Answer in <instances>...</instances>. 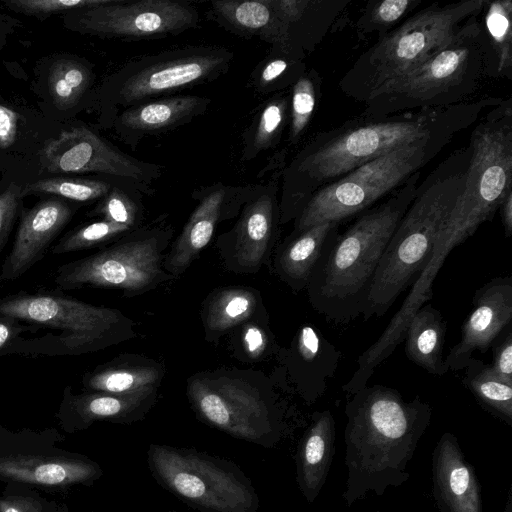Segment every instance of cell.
I'll return each mask as SVG.
<instances>
[{
    "instance_id": "cell-25",
    "label": "cell",
    "mask_w": 512,
    "mask_h": 512,
    "mask_svg": "<svg viewBox=\"0 0 512 512\" xmlns=\"http://www.w3.org/2000/svg\"><path fill=\"white\" fill-rule=\"evenodd\" d=\"M351 0H272L290 52L304 60L327 35Z\"/></svg>"
},
{
    "instance_id": "cell-27",
    "label": "cell",
    "mask_w": 512,
    "mask_h": 512,
    "mask_svg": "<svg viewBox=\"0 0 512 512\" xmlns=\"http://www.w3.org/2000/svg\"><path fill=\"white\" fill-rule=\"evenodd\" d=\"M207 15L233 34L246 39L258 38L269 43L270 48L294 56L288 48L284 28L272 0L213 1Z\"/></svg>"
},
{
    "instance_id": "cell-23",
    "label": "cell",
    "mask_w": 512,
    "mask_h": 512,
    "mask_svg": "<svg viewBox=\"0 0 512 512\" xmlns=\"http://www.w3.org/2000/svg\"><path fill=\"white\" fill-rule=\"evenodd\" d=\"M73 213L68 204L58 199L22 210L12 248L2 265L0 284L18 279L39 262Z\"/></svg>"
},
{
    "instance_id": "cell-38",
    "label": "cell",
    "mask_w": 512,
    "mask_h": 512,
    "mask_svg": "<svg viewBox=\"0 0 512 512\" xmlns=\"http://www.w3.org/2000/svg\"><path fill=\"white\" fill-rule=\"evenodd\" d=\"M143 196L134 184L119 181L99 200L91 214L135 230L144 221Z\"/></svg>"
},
{
    "instance_id": "cell-21",
    "label": "cell",
    "mask_w": 512,
    "mask_h": 512,
    "mask_svg": "<svg viewBox=\"0 0 512 512\" xmlns=\"http://www.w3.org/2000/svg\"><path fill=\"white\" fill-rule=\"evenodd\" d=\"M158 390L132 394L88 392L75 394L67 385L55 414L58 426L65 433L88 429L99 421L132 424L142 420L156 404Z\"/></svg>"
},
{
    "instance_id": "cell-34",
    "label": "cell",
    "mask_w": 512,
    "mask_h": 512,
    "mask_svg": "<svg viewBox=\"0 0 512 512\" xmlns=\"http://www.w3.org/2000/svg\"><path fill=\"white\" fill-rule=\"evenodd\" d=\"M462 383L478 404L494 417L512 426V385L494 376L489 364L471 357L464 367Z\"/></svg>"
},
{
    "instance_id": "cell-41",
    "label": "cell",
    "mask_w": 512,
    "mask_h": 512,
    "mask_svg": "<svg viewBox=\"0 0 512 512\" xmlns=\"http://www.w3.org/2000/svg\"><path fill=\"white\" fill-rule=\"evenodd\" d=\"M119 181L126 180L112 177H109L108 179L71 177L47 178L29 183L22 190V194L46 193L61 196L77 202H90L103 198L113 185Z\"/></svg>"
},
{
    "instance_id": "cell-44",
    "label": "cell",
    "mask_w": 512,
    "mask_h": 512,
    "mask_svg": "<svg viewBox=\"0 0 512 512\" xmlns=\"http://www.w3.org/2000/svg\"><path fill=\"white\" fill-rule=\"evenodd\" d=\"M111 0H10L5 5L14 11L35 16H47L66 10L99 6Z\"/></svg>"
},
{
    "instance_id": "cell-28",
    "label": "cell",
    "mask_w": 512,
    "mask_h": 512,
    "mask_svg": "<svg viewBox=\"0 0 512 512\" xmlns=\"http://www.w3.org/2000/svg\"><path fill=\"white\" fill-rule=\"evenodd\" d=\"M339 222H324L290 233L277 247L275 274L294 292L306 289L311 273L331 240L339 233Z\"/></svg>"
},
{
    "instance_id": "cell-51",
    "label": "cell",
    "mask_w": 512,
    "mask_h": 512,
    "mask_svg": "<svg viewBox=\"0 0 512 512\" xmlns=\"http://www.w3.org/2000/svg\"><path fill=\"white\" fill-rule=\"evenodd\" d=\"M58 512H71L65 503H61Z\"/></svg>"
},
{
    "instance_id": "cell-37",
    "label": "cell",
    "mask_w": 512,
    "mask_h": 512,
    "mask_svg": "<svg viewBox=\"0 0 512 512\" xmlns=\"http://www.w3.org/2000/svg\"><path fill=\"white\" fill-rule=\"evenodd\" d=\"M92 79V70L84 62L74 59L55 62L49 74V91L54 105L60 110L74 107L89 90Z\"/></svg>"
},
{
    "instance_id": "cell-15",
    "label": "cell",
    "mask_w": 512,
    "mask_h": 512,
    "mask_svg": "<svg viewBox=\"0 0 512 512\" xmlns=\"http://www.w3.org/2000/svg\"><path fill=\"white\" fill-rule=\"evenodd\" d=\"M199 19L197 8L187 1L111 0L68 14L65 26L101 38L135 41L180 34L197 27Z\"/></svg>"
},
{
    "instance_id": "cell-14",
    "label": "cell",
    "mask_w": 512,
    "mask_h": 512,
    "mask_svg": "<svg viewBox=\"0 0 512 512\" xmlns=\"http://www.w3.org/2000/svg\"><path fill=\"white\" fill-rule=\"evenodd\" d=\"M64 439L55 428L11 430L0 425V481L47 492L92 486L103 476L101 466L59 447Z\"/></svg>"
},
{
    "instance_id": "cell-5",
    "label": "cell",
    "mask_w": 512,
    "mask_h": 512,
    "mask_svg": "<svg viewBox=\"0 0 512 512\" xmlns=\"http://www.w3.org/2000/svg\"><path fill=\"white\" fill-rule=\"evenodd\" d=\"M480 14L466 20L430 59L372 92L363 102L365 108L361 115L383 118L467 101L484 76L492 77L490 51L478 19Z\"/></svg>"
},
{
    "instance_id": "cell-32",
    "label": "cell",
    "mask_w": 512,
    "mask_h": 512,
    "mask_svg": "<svg viewBox=\"0 0 512 512\" xmlns=\"http://www.w3.org/2000/svg\"><path fill=\"white\" fill-rule=\"evenodd\" d=\"M290 89L271 95L242 134L240 160L249 162L279 146L289 123Z\"/></svg>"
},
{
    "instance_id": "cell-52",
    "label": "cell",
    "mask_w": 512,
    "mask_h": 512,
    "mask_svg": "<svg viewBox=\"0 0 512 512\" xmlns=\"http://www.w3.org/2000/svg\"><path fill=\"white\" fill-rule=\"evenodd\" d=\"M0 43H1V38H0Z\"/></svg>"
},
{
    "instance_id": "cell-26",
    "label": "cell",
    "mask_w": 512,
    "mask_h": 512,
    "mask_svg": "<svg viewBox=\"0 0 512 512\" xmlns=\"http://www.w3.org/2000/svg\"><path fill=\"white\" fill-rule=\"evenodd\" d=\"M335 441L336 423L331 411L314 412L295 455L296 481L309 504L314 503L326 483L335 455Z\"/></svg>"
},
{
    "instance_id": "cell-18",
    "label": "cell",
    "mask_w": 512,
    "mask_h": 512,
    "mask_svg": "<svg viewBox=\"0 0 512 512\" xmlns=\"http://www.w3.org/2000/svg\"><path fill=\"white\" fill-rule=\"evenodd\" d=\"M262 183L230 185L216 182L192 191L197 205L179 236L163 259V269L180 277L209 244L216 226L238 216L242 207L260 189Z\"/></svg>"
},
{
    "instance_id": "cell-36",
    "label": "cell",
    "mask_w": 512,
    "mask_h": 512,
    "mask_svg": "<svg viewBox=\"0 0 512 512\" xmlns=\"http://www.w3.org/2000/svg\"><path fill=\"white\" fill-rule=\"evenodd\" d=\"M321 84L319 73L312 68L307 69L290 88L289 123L285 147L288 152L301 144L309 129L321 98Z\"/></svg>"
},
{
    "instance_id": "cell-3",
    "label": "cell",
    "mask_w": 512,
    "mask_h": 512,
    "mask_svg": "<svg viewBox=\"0 0 512 512\" xmlns=\"http://www.w3.org/2000/svg\"><path fill=\"white\" fill-rule=\"evenodd\" d=\"M420 171L338 233L316 263L307 295L326 319L346 323L362 316L384 250L413 201Z\"/></svg>"
},
{
    "instance_id": "cell-7",
    "label": "cell",
    "mask_w": 512,
    "mask_h": 512,
    "mask_svg": "<svg viewBox=\"0 0 512 512\" xmlns=\"http://www.w3.org/2000/svg\"><path fill=\"white\" fill-rule=\"evenodd\" d=\"M487 2H435L421 9L364 51L339 81L340 90L363 103L384 84L430 59L466 20L480 14Z\"/></svg>"
},
{
    "instance_id": "cell-43",
    "label": "cell",
    "mask_w": 512,
    "mask_h": 512,
    "mask_svg": "<svg viewBox=\"0 0 512 512\" xmlns=\"http://www.w3.org/2000/svg\"><path fill=\"white\" fill-rule=\"evenodd\" d=\"M60 504L24 484L8 482L0 492V512H58Z\"/></svg>"
},
{
    "instance_id": "cell-35",
    "label": "cell",
    "mask_w": 512,
    "mask_h": 512,
    "mask_svg": "<svg viewBox=\"0 0 512 512\" xmlns=\"http://www.w3.org/2000/svg\"><path fill=\"white\" fill-rule=\"evenodd\" d=\"M306 70L304 60L270 48L251 71L247 86L259 94L274 95L289 90Z\"/></svg>"
},
{
    "instance_id": "cell-6",
    "label": "cell",
    "mask_w": 512,
    "mask_h": 512,
    "mask_svg": "<svg viewBox=\"0 0 512 512\" xmlns=\"http://www.w3.org/2000/svg\"><path fill=\"white\" fill-rule=\"evenodd\" d=\"M0 315L33 329L3 353L32 356H80L107 349L137 336L135 322L116 308L95 306L54 294H13L0 299Z\"/></svg>"
},
{
    "instance_id": "cell-49",
    "label": "cell",
    "mask_w": 512,
    "mask_h": 512,
    "mask_svg": "<svg viewBox=\"0 0 512 512\" xmlns=\"http://www.w3.org/2000/svg\"><path fill=\"white\" fill-rule=\"evenodd\" d=\"M506 237L512 234V190L509 191L499 204L498 210Z\"/></svg>"
},
{
    "instance_id": "cell-29",
    "label": "cell",
    "mask_w": 512,
    "mask_h": 512,
    "mask_svg": "<svg viewBox=\"0 0 512 512\" xmlns=\"http://www.w3.org/2000/svg\"><path fill=\"white\" fill-rule=\"evenodd\" d=\"M164 376L162 363L141 355L121 354L86 372L82 386L88 392L132 394L159 389Z\"/></svg>"
},
{
    "instance_id": "cell-48",
    "label": "cell",
    "mask_w": 512,
    "mask_h": 512,
    "mask_svg": "<svg viewBox=\"0 0 512 512\" xmlns=\"http://www.w3.org/2000/svg\"><path fill=\"white\" fill-rule=\"evenodd\" d=\"M18 115L15 111L0 105V148L10 147L17 135Z\"/></svg>"
},
{
    "instance_id": "cell-11",
    "label": "cell",
    "mask_w": 512,
    "mask_h": 512,
    "mask_svg": "<svg viewBox=\"0 0 512 512\" xmlns=\"http://www.w3.org/2000/svg\"><path fill=\"white\" fill-rule=\"evenodd\" d=\"M147 462L156 482L201 512H257L259 496L234 463L195 449L150 444Z\"/></svg>"
},
{
    "instance_id": "cell-1",
    "label": "cell",
    "mask_w": 512,
    "mask_h": 512,
    "mask_svg": "<svg viewBox=\"0 0 512 512\" xmlns=\"http://www.w3.org/2000/svg\"><path fill=\"white\" fill-rule=\"evenodd\" d=\"M501 101L484 97L383 118L359 115L314 134L282 169L280 224L294 221L318 189L399 147L446 129L463 130Z\"/></svg>"
},
{
    "instance_id": "cell-17",
    "label": "cell",
    "mask_w": 512,
    "mask_h": 512,
    "mask_svg": "<svg viewBox=\"0 0 512 512\" xmlns=\"http://www.w3.org/2000/svg\"><path fill=\"white\" fill-rule=\"evenodd\" d=\"M285 164H276L270 180L244 204L232 228L218 236L215 246L226 270L254 274L270 259L281 225L280 180Z\"/></svg>"
},
{
    "instance_id": "cell-47",
    "label": "cell",
    "mask_w": 512,
    "mask_h": 512,
    "mask_svg": "<svg viewBox=\"0 0 512 512\" xmlns=\"http://www.w3.org/2000/svg\"><path fill=\"white\" fill-rule=\"evenodd\" d=\"M22 333H33V329L15 318L0 315V356Z\"/></svg>"
},
{
    "instance_id": "cell-19",
    "label": "cell",
    "mask_w": 512,
    "mask_h": 512,
    "mask_svg": "<svg viewBox=\"0 0 512 512\" xmlns=\"http://www.w3.org/2000/svg\"><path fill=\"white\" fill-rule=\"evenodd\" d=\"M277 353L285 386L308 405L325 394L341 357L336 346L311 324L302 325L289 347Z\"/></svg>"
},
{
    "instance_id": "cell-30",
    "label": "cell",
    "mask_w": 512,
    "mask_h": 512,
    "mask_svg": "<svg viewBox=\"0 0 512 512\" xmlns=\"http://www.w3.org/2000/svg\"><path fill=\"white\" fill-rule=\"evenodd\" d=\"M264 314L267 311L258 290L242 286L218 287L201 305L204 339L216 343L242 323Z\"/></svg>"
},
{
    "instance_id": "cell-46",
    "label": "cell",
    "mask_w": 512,
    "mask_h": 512,
    "mask_svg": "<svg viewBox=\"0 0 512 512\" xmlns=\"http://www.w3.org/2000/svg\"><path fill=\"white\" fill-rule=\"evenodd\" d=\"M22 196V189L15 183L0 194V254L13 227Z\"/></svg>"
},
{
    "instance_id": "cell-8",
    "label": "cell",
    "mask_w": 512,
    "mask_h": 512,
    "mask_svg": "<svg viewBox=\"0 0 512 512\" xmlns=\"http://www.w3.org/2000/svg\"><path fill=\"white\" fill-rule=\"evenodd\" d=\"M197 417L226 434L265 448L285 436V412L269 379L259 371L217 369L187 379Z\"/></svg>"
},
{
    "instance_id": "cell-40",
    "label": "cell",
    "mask_w": 512,
    "mask_h": 512,
    "mask_svg": "<svg viewBox=\"0 0 512 512\" xmlns=\"http://www.w3.org/2000/svg\"><path fill=\"white\" fill-rule=\"evenodd\" d=\"M229 333L233 355L242 362L256 363L279 350L269 327L268 313L242 323Z\"/></svg>"
},
{
    "instance_id": "cell-20",
    "label": "cell",
    "mask_w": 512,
    "mask_h": 512,
    "mask_svg": "<svg viewBox=\"0 0 512 512\" xmlns=\"http://www.w3.org/2000/svg\"><path fill=\"white\" fill-rule=\"evenodd\" d=\"M472 303L473 309L461 327L460 341L445 358L449 371L463 370L475 351L485 353L511 325V277L491 279L476 290Z\"/></svg>"
},
{
    "instance_id": "cell-22",
    "label": "cell",
    "mask_w": 512,
    "mask_h": 512,
    "mask_svg": "<svg viewBox=\"0 0 512 512\" xmlns=\"http://www.w3.org/2000/svg\"><path fill=\"white\" fill-rule=\"evenodd\" d=\"M432 495L438 512H484L482 489L457 437L444 432L432 452Z\"/></svg>"
},
{
    "instance_id": "cell-13",
    "label": "cell",
    "mask_w": 512,
    "mask_h": 512,
    "mask_svg": "<svg viewBox=\"0 0 512 512\" xmlns=\"http://www.w3.org/2000/svg\"><path fill=\"white\" fill-rule=\"evenodd\" d=\"M470 136L463 189L451 213L479 227L490 221L512 190V103L488 109Z\"/></svg>"
},
{
    "instance_id": "cell-24",
    "label": "cell",
    "mask_w": 512,
    "mask_h": 512,
    "mask_svg": "<svg viewBox=\"0 0 512 512\" xmlns=\"http://www.w3.org/2000/svg\"><path fill=\"white\" fill-rule=\"evenodd\" d=\"M211 99L198 95L166 96L121 110L111 126L132 150L149 136L159 135L203 115Z\"/></svg>"
},
{
    "instance_id": "cell-33",
    "label": "cell",
    "mask_w": 512,
    "mask_h": 512,
    "mask_svg": "<svg viewBox=\"0 0 512 512\" xmlns=\"http://www.w3.org/2000/svg\"><path fill=\"white\" fill-rule=\"evenodd\" d=\"M483 29L488 41L493 78L512 79V0L486 3Z\"/></svg>"
},
{
    "instance_id": "cell-42",
    "label": "cell",
    "mask_w": 512,
    "mask_h": 512,
    "mask_svg": "<svg viewBox=\"0 0 512 512\" xmlns=\"http://www.w3.org/2000/svg\"><path fill=\"white\" fill-rule=\"evenodd\" d=\"M130 231L133 229L100 219L68 232L50 249V252L59 255L104 246Z\"/></svg>"
},
{
    "instance_id": "cell-12",
    "label": "cell",
    "mask_w": 512,
    "mask_h": 512,
    "mask_svg": "<svg viewBox=\"0 0 512 512\" xmlns=\"http://www.w3.org/2000/svg\"><path fill=\"white\" fill-rule=\"evenodd\" d=\"M232 51L219 46H186L128 61L107 82L108 122L130 106L212 82L228 72Z\"/></svg>"
},
{
    "instance_id": "cell-2",
    "label": "cell",
    "mask_w": 512,
    "mask_h": 512,
    "mask_svg": "<svg viewBox=\"0 0 512 512\" xmlns=\"http://www.w3.org/2000/svg\"><path fill=\"white\" fill-rule=\"evenodd\" d=\"M348 477L342 498L347 507L368 492L383 496L388 487L410 479L406 470L432 419V407L419 396L406 401L394 388L366 385L344 409Z\"/></svg>"
},
{
    "instance_id": "cell-39",
    "label": "cell",
    "mask_w": 512,
    "mask_h": 512,
    "mask_svg": "<svg viewBox=\"0 0 512 512\" xmlns=\"http://www.w3.org/2000/svg\"><path fill=\"white\" fill-rule=\"evenodd\" d=\"M422 3L423 0L368 1L355 22L358 38L364 40L374 34L376 40L384 37Z\"/></svg>"
},
{
    "instance_id": "cell-4",
    "label": "cell",
    "mask_w": 512,
    "mask_h": 512,
    "mask_svg": "<svg viewBox=\"0 0 512 512\" xmlns=\"http://www.w3.org/2000/svg\"><path fill=\"white\" fill-rule=\"evenodd\" d=\"M469 157V146L455 151L418 184L375 272L364 320L383 316L414 283L463 189Z\"/></svg>"
},
{
    "instance_id": "cell-10",
    "label": "cell",
    "mask_w": 512,
    "mask_h": 512,
    "mask_svg": "<svg viewBox=\"0 0 512 512\" xmlns=\"http://www.w3.org/2000/svg\"><path fill=\"white\" fill-rule=\"evenodd\" d=\"M167 217L162 214L98 252L59 266L54 278L57 289L111 288L133 297L175 279L162 267L174 235Z\"/></svg>"
},
{
    "instance_id": "cell-45",
    "label": "cell",
    "mask_w": 512,
    "mask_h": 512,
    "mask_svg": "<svg viewBox=\"0 0 512 512\" xmlns=\"http://www.w3.org/2000/svg\"><path fill=\"white\" fill-rule=\"evenodd\" d=\"M490 372L503 382L512 385V331L508 326L492 343Z\"/></svg>"
},
{
    "instance_id": "cell-50",
    "label": "cell",
    "mask_w": 512,
    "mask_h": 512,
    "mask_svg": "<svg viewBox=\"0 0 512 512\" xmlns=\"http://www.w3.org/2000/svg\"><path fill=\"white\" fill-rule=\"evenodd\" d=\"M511 500H512L511 488H509L504 512H512V501Z\"/></svg>"
},
{
    "instance_id": "cell-9",
    "label": "cell",
    "mask_w": 512,
    "mask_h": 512,
    "mask_svg": "<svg viewBox=\"0 0 512 512\" xmlns=\"http://www.w3.org/2000/svg\"><path fill=\"white\" fill-rule=\"evenodd\" d=\"M461 129H446L375 158L318 189L293 221L292 233L363 212L420 171Z\"/></svg>"
},
{
    "instance_id": "cell-16",
    "label": "cell",
    "mask_w": 512,
    "mask_h": 512,
    "mask_svg": "<svg viewBox=\"0 0 512 512\" xmlns=\"http://www.w3.org/2000/svg\"><path fill=\"white\" fill-rule=\"evenodd\" d=\"M42 167L50 173H99L126 180L146 196H153V184L164 166L132 157L85 126L62 130L47 140L41 151Z\"/></svg>"
},
{
    "instance_id": "cell-31",
    "label": "cell",
    "mask_w": 512,
    "mask_h": 512,
    "mask_svg": "<svg viewBox=\"0 0 512 512\" xmlns=\"http://www.w3.org/2000/svg\"><path fill=\"white\" fill-rule=\"evenodd\" d=\"M446 331L441 312L431 304H424L406 328V357L432 375H445L449 371L443 355Z\"/></svg>"
}]
</instances>
